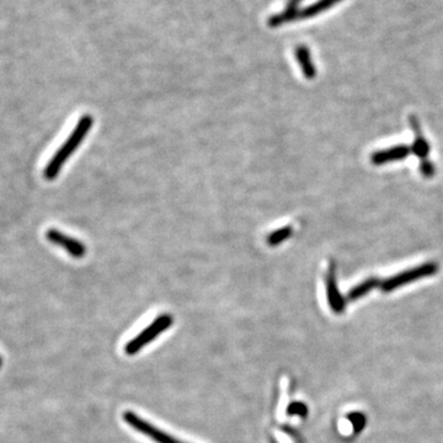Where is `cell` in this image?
<instances>
[{
  "label": "cell",
  "instance_id": "6da1fadb",
  "mask_svg": "<svg viewBox=\"0 0 443 443\" xmlns=\"http://www.w3.org/2000/svg\"><path fill=\"white\" fill-rule=\"evenodd\" d=\"M93 125L94 118L92 115L82 116L78 123L74 127L72 135L67 138V141L64 142L58 151L54 153L52 159L46 166L44 173L46 180L52 181L58 176L62 168L65 164V161H68L69 156H72L74 151H77V148L82 144V142L90 132Z\"/></svg>",
  "mask_w": 443,
  "mask_h": 443
},
{
  "label": "cell",
  "instance_id": "7a4b0ae2",
  "mask_svg": "<svg viewBox=\"0 0 443 443\" xmlns=\"http://www.w3.org/2000/svg\"><path fill=\"white\" fill-rule=\"evenodd\" d=\"M174 323V318L171 314H161L159 317H156L153 322L143 329L138 335L135 336L132 340L128 341L125 345V352L126 355L133 356L138 354L139 351L149 345L151 341L156 340L158 336L166 332L168 329H170L171 325Z\"/></svg>",
  "mask_w": 443,
  "mask_h": 443
},
{
  "label": "cell",
  "instance_id": "3957f363",
  "mask_svg": "<svg viewBox=\"0 0 443 443\" xmlns=\"http://www.w3.org/2000/svg\"><path fill=\"white\" fill-rule=\"evenodd\" d=\"M439 266L437 263H423L420 266L405 270L403 273H397L394 276H390V277L387 278L380 285V289L383 292H392L394 289L403 287L408 283L419 281L421 278L434 276V275L439 273Z\"/></svg>",
  "mask_w": 443,
  "mask_h": 443
},
{
  "label": "cell",
  "instance_id": "277c9868",
  "mask_svg": "<svg viewBox=\"0 0 443 443\" xmlns=\"http://www.w3.org/2000/svg\"><path fill=\"white\" fill-rule=\"evenodd\" d=\"M122 418L130 428L136 430L137 432H139V434L144 435L146 437L151 439L156 443H185L180 439H175L174 436H171L170 434H168L159 428H156L149 421L142 419L141 416H138L133 411H125Z\"/></svg>",
  "mask_w": 443,
  "mask_h": 443
},
{
  "label": "cell",
  "instance_id": "5b68a950",
  "mask_svg": "<svg viewBox=\"0 0 443 443\" xmlns=\"http://www.w3.org/2000/svg\"><path fill=\"white\" fill-rule=\"evenodd\" d=\"M46 238L54 245L64 249L74 258H83L87 254V247L84 245V243L72 237H68L67 234H64L58 229H49L46 232Z\"/></svg>",
  "mask_w": 443,
  "mask_h": 443
},
{
  "label": "cell",
  "instance_id": "8992f818",
  "mask_svg": "<svg viewBox=\"0 0 443 443\" xmlns=\"http://www.w3.org/2000/svg\"><path fill=\"white\" fill-rule=\"evenodd\" d=\"M325 285H327V296L329 306L332 308L334 313H342L346 307L345 298L341 296L340 289L337 286V280H336V266L334 263L330 265L329 271L325 278Z\"/></svg>",
  "mask_w": 443,
  "mask_h": 443
},
{
  "label": "cell",
  "instance_id": "52a82bcc",
  "mask_svg": "<svg viewBox=\"0 0 443 443\" xmlns=\"http://www.w3.org/2000/svg\"><path fill=\"white\" fill-rule=\"evenodd\" d=\"M411 153V148L406 144L390 146L388 149L375 151L370 156V163L373 166H385L393 161H404Z\"/></svg>",
  "mask_w": 443,
  "mask_h": 443
},
{
  "label": "cell",
  "instance_id": "ba28073f",
  "mask_svg": "<svg viewBox=\"0 0 443 443\" xmlns=\"http://www.w3.org/2000/svg\"><path fill=\"white\" fill-rule=\"evenodd\" d=\"M409 123L415 135V141L413 143V146H411V151L414 153L415 156H419L421 161H424L430 154L429 142L426 141V138L421 132L418 117L411 115L409 118Z\"/></svg>",
  "mask_w": 443,
  "mask_h": 443
},
{
  "label": "cell",
  "instance_id": "9c48e42d",
  "mask_svg": "<svg viewBox=\"0 0 443 443\" xmlns=\"http://www.w3.org/2000/svg\"><path fill=\"white\" fill-rule=\"evenodd\" d=\"M294 56H296L298 64L301 67L303 75L308 80H312V79L316 78L317 77V67L313 63L312 54H311V51H309L307 46H304V44L298 46L296 51H294Z\"/></svg>",
  "mask_w": 443,
  "mask_h": 443
},
{
  "label": "cell",
  "instance_id": "30bf717a",
  "mask_svg": "<svg viewBox=\"0 0 443 443\" xmlns=\"http://www.w3.org/2000/svg\"><path fill=\"white\" fill-rule=\"evenodd\" d=\"M341 1L342 0H318V1L313 3L307 8H304V9H298L297 21L298 20L311 19V18L318 16V15L330 9L332 6L339 4Z\"/></svg>",
  "mask_w": 443,
  "mask_h": 443
},
{
  "label": "cell",
  "instance_id": "8fae6325",
  "mask_svg": "<svg viewBox=\"0 0 443 443\" xmlns=\"http://www.w3.org/2000/svg\"><path fill=\"white\" fill-rule=\"evenodd\" d=\"M380 285H382V281H380V278H367L365 281L358 283L355 287L351 288L349 293H347V301L354 302V301H357L360 298L365 297L366 294H368L372 289L380 287Z\"/></svg>",
  "mask_w": 443,
  "mask_h": 443
},
{
  "label": "cell",
  "instance_id": "7c38bea8",
  "mask_svg": "<svg viewBox=\"0 0 443 443\" xmlns=\"http://www.w3.org/2000/svg\"><path fill=\"white\" fill-rule=\"evenodd\" d=\"M293 228L291 225H285L282 228L275 230L268 237V244L270 247H277L283 242H286L292 237Z\"/></svg>",
  "mask_w": 443,
  "mask_h": 443
},
{
  "label": "cell",
  "instance_id": "4fadbf2b",
  "mask_svg": "<svg viewBox=\"0 0 443 443\" xmlns=\"http://www.w3.org/2000/svg\"><path fill=\"white\" fill-rule=\"evenodd\" d=\"M349 420H350L351 425H352L356 434H360L361 431L365 429L367 420H366V416L362 413H358V411L351 413L349 415Z\"/></svg>",
  "mask_w": 443,
  "mask_h": 443
},
{
  "label": "cell",
  "instance_id": "5bb4252c",
  "mask_svg": "<svg viewBox=\"0 0 443 443\" xmlns=\"http://www.w3.org/2000/svg\"><path fill=\"white\" fill-rule=\"evenodd\" d=\"M287 414L291 415V416L306 418L308 414L307 405L302 403V401H293V403L288 405Z\"/></svg>",
  "mask_w": 443,
  "mask_h": 443
},
{
  "label": "cell",
  "instance_id": "9a60e30c",
  "mask_svg": "<svg viewBox=\"0 0 443 443\" xmlns=\"http://www.w3.org/2000/svg\"><path fill=\"white\" fill-rule=\"evenodd\" d=\"M420 173H421V175L425 176V177L431 179V177L436 174V168H435L434 163H431V161H428V159L421 161V163H420Z\"/></svg>",
  "mask_w": 443,
  "mask_h": 443
},
{
  "label": "cell",
  "instance_id": "2e32d148",
  "mask_svg": "<svg viewBox=\"0 0 443 443\" xmlns=\"http://www.w3.org/2000/svg\"><path fill=\"white\" fill-rule=\"evenodd\" d=\"M302 1L303 0H288L286 9H298V6Z\"/></svg>",
  "mask_w": 443,
  "mask_h": 443
},
{
  "label": "cell",
  "instance_id": "e0dca14e",
  "mask_svg": "<svg viewBox=\"0 0 443 443\" xmlns=\"http://www.w3.org/2000/svg\"><path fill=\"white\" fill-rule=\"evenodd\" d=\"M0 367H1V357H0Z\"/></svg>",
  "mask_w": 443,
  "mask_h": 443
}]
</instances>
